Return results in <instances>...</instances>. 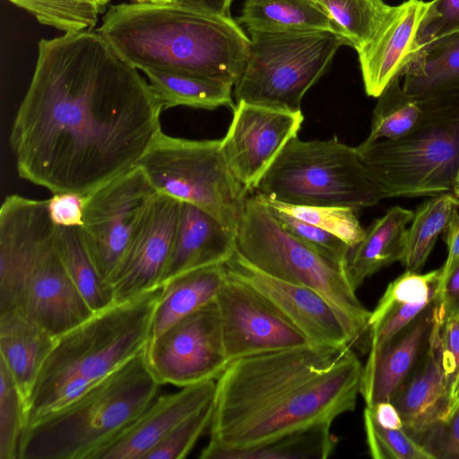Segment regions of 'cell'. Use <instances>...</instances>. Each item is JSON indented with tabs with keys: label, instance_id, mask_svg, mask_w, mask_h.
I'll return each instance as SVG.
<instances>
[{
	"label": "cell",
	"instance_id": "obj_5",
	"mask_svg": "<svg viewBox=\"0 0 459 459\" xmlns=\"http://www.w3.org/2000/svg\"><path fill=\"white\" fill-rule=\"evenodd\" d=\"M161 290L114 303L56 338L26 403V428L146 349Z\"/></svg>",
	"mask_w": 459,
	"mask_h": 459
},
{
	"label": "cell",
	"instance_id": "obj_8",
	"mask_svg": "<svg viewBox=\"0 0 459 459\" xmlns=\"http://www.w3.org/2000/svg\"><path fill=\"white\" fill-rule=\"evenodd\" d=\"M237 250L260 271L324 296L351 328L357 349L368 351L371 312L358 299L343 268L290 233L253 192L246 201Z\"/></svg>",
	"mask_w": 459,
	"mask_h": 459
},
{
	"label": "cell",
	"instance_id": "obj_29",
	"mask_svg": "<svg viewBox=\"0 0 459 459\" xmlns=\"http://www.w3.org/2000/svg\"><path fill=\"white\" fill-rule=\"evenodd\" d=\"M144 73L163 109L180 106L208 110L222 106L235 107L232 101L234 84L230 82L159 70Z\"/></svg>",
	"mask_w": 459,
	"mask_h": 459
},
{
	"label": "cell",
	"instance_id": "obj_33",
	"mask_svg": "<svg viewBox=\"0 0 459 459\" xmlns=\"http://www.w3.org/2000/svg\"><path fill=\"white\" fill-rule=\"evenodd\" d=\"M422 100L407 93L401 77L394 78L377 97L368 140L394 139L412 130L422 119Z\"/></svg>",
	"mask_w": 459,
	"mask_h": 459
},
{
	"label": "cell",
	"instance_id": "obj_35",
	"mask_svg": "<svg viewBox=\"0 0 459 459\" xmlns=\"http://www.w3.org/2000/svg\"><path fill=\"white\" fill-rule=\"evenodd\" d=\"M33 15L39 23L65 33L91 30L100 6L96 0H7Z\"/></svg>",
	"mask_w": 459,
	"mask_h": 459
},
{
	"label": "cell",
	"instance_id": "obj_14",
	"mask_svg": "<svg viewBox=\"0 0 459 459\" xmlns=\"http://www.w3.org/2000/svg\"><path fill=\"white\" fill-rule=\"evenodd\" d=\"M215 299L230 362L312 343L263 294L228 273Z\"/></svg>",
	"mask_w": 459,
	"mask_h": 459
},
{
	"label": "cell",
	"instance_id": "obj_13",
	"mask_svg": "<svg viewBox=\"0 0 459 459\" xmlns=\"http://www.w3.org/2000/svg\"><path fill=\"white\" fill-rule=\"evenodd\" d=\"M147 365L159 384L179 387L217 379L226 356L216 299L181 318L145 350Z\"/></svg>",
	"mask_w": 459,
	"mask_h": 459
},
{
	"label": "cell",
	"instance_id": "obj_19",
	"mask_svg": "<svg viewBox=\"0 0 459 459\" xmlns=\"http://www.w3.org/2000/svg\"><path fill=\"white\" fill-rule=\"evenodd\" d=\"M429 1L406 0L392 6L373 39L358 52L368 96L377 98L410 62Z\"/></svg>",
	"mask_w": 459,
	"mask_h": 459
},
{
	"label": "cell",
	"instance_id": "obj_22",
	"mask_svg": "<svg viewBox=\"0 0 459 459\" xmlns=\"http://www.w3.org/2000/svg\"><path fill=\"white\" fill-rule=\"evenodd\" d=\"M237 250V237L204 210L182 203L174 245L159 286L202 267L224 264Z\"/></svg>",
	"mask_w": 459,
	"mask_h": 459
},
{
	"label": "cell",
	"instance_id": "obj_9",
	"mask_svg": "<svg viewBox=\"0 0 459 459\" xmlns=\"http://www.w3.org/2000/svg\"><path fill=\"white\" fill-rule=\"evenodd\" d=\"M253 192L289 204L347 206L359 211L383 199L355 147L335 135L328 140L291 138Z\"/></svg>",
	"mask_w": 459,
	"mask_h": 459
},
{
	"label": "cell",
	"instance_id": "obj_38",
	"mask_svg": "<svg viewBox=\"0 0 459 459\" xmlns=\"http://www.w3.org/2000/svg\"><path fill=\"white\" fill-rule=\"evenodd\" d=\"M364 428L369 455L375 459H433L403 429L380 426L370 410H364Z\"/></svg>",
	"mask_w": 459,
	"mask_h": 459
},
{
	"label": "cell",
	"instance_id": "obj_27",
	"mask_svg": "<svg viewBox=\"0 0 459 459\" xmlns=\"http://www.w3.org/2000/svg\"><path fill=\"white\" fill-rule=\"evenodd\" d=\"M227 275L224 264H214L181 273L162 285L151 332L154 339L170 325L214 300Z\"/></svg>",
	"mask_w": 459,
	"mask_h": 459
},
{
	"label": "cell",
	"instance_id": "obj_36",
	"mask_svg": "<svg viewBox=\"0 0 459 459\" xmlns=\"http://www.w3.org/2000/svg\"><path fill=\"white\" fill-rule=\"evenodd\" d=\"M256 195L267 206L281 210L313 224L342 239L350 247L358 244L364 237L365 229L359 222V210L354 208L327 205H294Z\"/></svg>",
	"mask_w": 459,
	"mask_h": 459
},
{
	"label": "cell",
	"instance_id": "obj_4",
	"mask_svg": "<svg viewBox=\"0 0 459 459\" xmlns=\"http://www.w3.org/2000/svg\"><path fill=\"white\" fill-rule=\"evenodd\" d=\"M12 309L55 338L94 314L64 264L48 199L11 195L0 208V313Z\"/></svg>",
	"mask_w": 459,
	"mask_h": 459
},
{
	"label": "cell",
	"instance_id": "obj_39",
	"mask_svg": "<svg viewBox=\"0 0 459 459\" xmlns=\"http://www.w3.org/2000/svg\"><path fill=\"white\" fill-rule=\"evenodd\" d=\"M214 398L175 427L144 459H182L187 456L204 431L209 428Z\"/></svg>",
	"mask_w": 459,
	"mask_h": 459
},
{
	"label": "cell",
	"instance_id": "obj_46",
	"mask_svg": "<svg viewBox=\"0 0 459 459\" xmlns=\"http://www.w3.org/2000/svg\"><path fill=\"white\" fill-rule=\"evenodd\" d=\"M445 241L447 247V257L441 266L440 282L446 278L452 268L459 261V212H455L445 231Z\"/></svg>",
	"mask_w": 459,
	"mask_h": 459
},
{
	"label": "cell",
	"instance_id": "obj_10",
	"mask_svg": "<svg viewBox=\"0 0 459 459\" xmlns=\"http://www.w3.org/2000/svg\"><path fill=\"white\" fill-rule=\"evenodd\" d=\"M138 166L159 194L204 210L237 237L252 192L230 171L221 140H190L161 131Z\"/></svg>",
	"mask_w": 459,
	"mask_h": 459
},
{
	"label": "cell",
	"instance_id": "obj_43",
	"mask_svg": "<svg viewBox=\"0 0 459 459\" xmlns=\"http://www.w3.org/2000/svg\"><path fill=\"white\" fill-rule=\"evenodd\" d=\"M415 440L433 459H459V407L446 420H439Z\"/></svg>",
	"mask_w": 459,
	"mask_h": 459
},
{
	"label": "cell",
	"instance_id": "obj_32",
	"mask_svg": "<svg viewBox=\"0 0 459 459\" xmlns=\"http://www.w3.org/2000/svg\"><path fill=\"white\" fill-rule=\"evenodd\" d=\"M57 240L66 270L91 309L96 313L114 304L110 287L100 277L85 247L81 227L57 226Z\"/></svg>",
	"mask_w": 459,
	"mask_h": 459
},
{
	"label": "cell",
	"instance_id": "obj_40",
	"mask_svg": "<svg viewBox=\"0 0 459 459\" xmlns=\"http://www.w3.org/2000/svg\"><path fill=\"white\" fill-rule=\"evenodd\" d=\"M267 207L290 233L344 270L350 246L342 239L281 210Z\"/></svg>",
	"mask_w": 459,
	"mask_h": 459
},
{
	"label": "cell",
	"instance_id": "obj_23",
	"mask_svg": "<svg viewBox=\"0 0 459 459\" xmlns=\"http://www.w3.org/2000/svg\"><path fill=\"white\" fill-rule=\"evenodd\" d=\"M440 279L441 267L427 273L405 271L389 283L368 320V354L377 351L435 300Z\"/></svg>",
	"mask_w": 459,
	"mask_h": 459
},
{
	"label": "cell",
	"instance_id": "obj_2",
	"mask_svg": "<svg viewBox=\"0 0 459 459\" xmlns=\"http://www.w3.org/2000/svg\"><path fill=\"white\" fill-rule=\"evenodd\" d=\"M363 366L351 344H308L241 358L217 378L200 459L263 446L353 411Z\"/></svg>",
	"mask_w": 459,
	"mask_h": 459
},
{
	"label": "cell",
	"instance_id": "obj_25",
	"mask_svg": "<svg viewBox=\"0 0 459 459\" xmlns=\"http://www.w3.org/2000/svg\"><path fill=\"white\" fill-rule=\"evenodd\" d=\"M56 338L21 311L0 313V360L27 403Z\"/></svg>",
	"mask_w": 459,
	"mask_h": 459
},
{
	"label": "cell",
	"instance_id": "obj_3",
	"mask_svg": "<svg viewBox=\"0 0 459 459\" xmlns=\"http://www.w3.org/2000/svg\"><path fill=\"white\" fill-rule=\"evenodd\" d=\"M135 68L195 74L236 83L249 37L231 16L176 3L111 5L96 30Z\"/></svg>",
	"mask_w": 459,
	"mask_h": 459
},
{
	"label": "cell",
	"instance_id": "obj_37",
	"mask_svg": "<svg viewBox=\"0 0 459 459\" xmlns=\"http://www.w3.org/2000/svg\"><path fill=\"white\" fill-rule=\"evenodd\" d=\"M26 424L25 399L0 360V459H19Z\"/></svg>",
	"mask_w": 459,
	"mask_h": 459
},
{
	"label": "cell",
	"instance_id": "obj_51",
	"mask_svg": "<svg viewBox=\"0 0 459 459\" xmlns=\"http://www.w3.org/2000/svg\"><path fill=\"white\" fill-rule=\"evenodd\" d=\"M96 1L100 7L105 6L109 2V0H96Z\"/></svg>",
	"mask_w": 459,
	"mask_h": 459
},
{
	"label": "cell",
	"instance_id": "obj_47",
	"mask_svg": "<svg viewBox=\"0 0 459 459\" xmlns=\"http://www.w3.org/2000/svg\"><path fill=\"white\" fill-rule=\"evenodd\" d=\"M368 409L380 426L390 429H403L402 418L391 402H380Z\"/></svg>",
	"mask_w": 459,
	"mask_h": 459
},
{
	"label": "cell",
	"instance_id": "obj_11",
	"mask_svg": "<svg viewBox=\"0 0 459 459\" xmlns=\"http://www.w3.org/2000/svg\"><path fill=\"white\" fill-rule=\"evenodd\" d=\"M248 34L247 63L234 84L237 102L291 112L301 111L305 93L327 71L338 48L348 45L327 30Z\"/></svg>",
	"mask_w": 459,
	"mask_h": 459
},
{
	"label": "cell",
	"instance_id": "obj_30",
	"mask_svg": "<svg viewBox=\"0 0 459 459\" xmlns=\"http://www.w3.org/2000/svg\"><path fill=\"white\" fill-rule=\"evenodd\" d=\"M458 210L449 193L430 196L418 206L406 230L404 253L401 261L406 271L421 270L437 238L444 233Z\"/></svg>",
	"mask_w": 459,
	"mask_h": 459
},
{
	"label": "cell",
	"instance_id": "obj_7",
	"mask_svg": "<svg viewBox=\"0 0 459 459\" xmlns=\"http://www.w3.org/2000/svg\"><path fill=\"white\" fill-rule=\"evenodd\" d=\"M422 101L425 114L409 133L355 147L383 199L448 193L459 173V91Z\"/></svg>",
	"mask_w": 459,
	"mask_h": 459
},
{
	"label": "cell",
	"instance_id": "obj_44",
	"mask_svg": "<svg viewBox=\"0 0 459 459\" xmlns=\"http://www.w3.org/2000/svg\"><path fill=\"white\" fill-rule=\"evenodd\" d=\"M85 196L75 193H58L48 199L52 221L59 227H82Z\"/></svg>",
	"mask_w": 459,
	"mask_h": 459
},
{
	"label": "cell",
	"instance_id": "obj_49",
	"mask_svg": "<svg viewBox=\"0 0 459 459\" xmlns=\"http://www.w3.org/2000/svg\"><path fill=\"white\" fill-rule=\"evenodd\" d=\"M451 196L455 201L456 204L459 207V173L455 180V183L451 188V190L448 192Z\"/></svg>",
	"mask_w": 459,
	"mask_h": 459
},
{
	"label": "cell",
	"instance_id": "obj_17",
	"mask_svg": "<svg viewBox=\"0 0 459 459\" xmlns=\"http://www.w3.org/2000/svg\"><path fill=\"white\" fill-rule=\"evenodd\" d=\"M181 209L179 200L158 194L140 232L108 281L114 303L160 287L174 245Z\"/></svg>",
	"mask_w": 459,
	"mask_h": 459
},
{
	"label": "cell",
	"instance_id": "obj_1",
	"mask_svg": "<svg viewBox=\"0 0 459 459\" xmlns=\"http://www.w3.org/2000/svg\"><path fill=\"white\" fill-rule=\"evenodd\" d=\"M149 82L97 31L38 44L10 146L21 178L86 196L137 167L161 132Z\"/></svg>",
	"mask_w": 459,
	"mask_h": 459
},
{
	"label": "cell",
	"instance_id": "obj_42",
	"mask_svg": "<svg viewBox=\"0 0 459 459\" xmlns=\"http://www.w3.org/2000/svg\"><path fill=\"white\" fill-rule=\"evenodd\" d=\"M456 32L459 0H431L416 36L414 53L433 40Z\"/></svg>",
	"mask_w": 459,
	"mask_h": 459
},
{
	"label": "cell",
	"instance_id": "obj_45",
	"mask_svg": "<svg viewBox=\"0 0 459 459\" xmlns=\"http://www.w3.org/2000/svg\"><path fill=\"white\" fill-rule=\"evenodd\" d=\"M437 299L445 315L459 314V261L440 282Z\"/></svg>",
	"mask_w": 459,
	"mask_h": 459
},
{
	"label": "cell",
	"instance_id": "obj_48",
	"mask_svg": "<svg viewBox=\"0 0 459 459\" xmlns=\"http://www.w3.org/2000/svg\"><path fill=\"white\" fill-rule=\"evenodd\" d=\"M232 1L233 0H173L174 3L183 6L228 17L230 16V8Z\"/></svg>",
	"mask_w": 459,
	"mask_h": 459
},
{
	"label": "cell",
	"instance_id": "obj_16",
	"mask_svg": "<svg viewBox=\"0 0 459 459\" xmlns=\"http://www.w3.org/2000/svg\"><path fill=\"white\" fill-rule=\"evenodd\" d=\"M230 276L263 294L312 343L351 344L357 348L356 337L342 315L317 291L274 278L247 261L238 250L225 263Z\"/></svg>",
	"mask_w": 459,
	"mask_h": 459
},
{
	"label": "cell",
	"instance_id": "obj_50",
	"mask_svg": "<svg viewBox=\"0 0 459 459\" xmlns=\"http://www.w3.org/2000/svg\"><path fill=\"white\" fill-rule=\"evenodd\" d=\"M135 4H161L169 3L167 0H132Z\"/></svg>",
	"mask_w": 459,
	"mask_h": 459
},
{
	"label": "cell",
	"instance_id": "obj_12",
	"mask_svg": "<svg viewBox=\"0 0 459 459\" xmlns=\"http://www.w3.org/2000/svg\"><path fill=\"white\" fill-rule=\"evenodd\" d=\"M158 194L137 166L85 196L82 240L97 273L108 285Z\"/></svg>",
	"mask_w": 459,
	"mask_h": 459
},
{
	"label": "cell",
	"instance_id": "obj_21",
	"mask_svg": "<svg viewBox=\"0 0 459 459\" xmlns=\"http://www.w3.org/2000/svg\"><path fill=\"white\" fill-rule=\"evenodd\" d=\"M437 299V298H436ZM436 299L363 366L360 394L366 407L391 402L426 351L436 313Z\"/></svg>",
	"mask_w": 459,
	"mask_h": 459
},
{
	"label": "cell",
	"instance_id": "obj_52",
	"mask_svg": "<svg viewBox=\"0 0 459 459\" xmlns=\"http://www.w3.org/2000/svg\"><path fill=\"white\" fill-rule=\"evenodd\" d=\"M167 1L169 2V3H174L173 0H167Z\"/></svg>",
	"mask_w": 459,
	"mask_h": 459
},
{
	"label": "cell",
	"instance_id": "obj_15",
	"mask_svg": "<svg viewBox=\"0 0 459 459\" xmlns=\"http://www.w3.org/2000/svg\"><path fill=\"white\" fill-rule=\"evenodd\" d=\"M304 121L291 112L238 101L221 149L235 178L250 192Z\"/></svg>",
	"mask_w": 459,
	"mask_h": 459
},
{
	"label": "cell",
	"instance_id": "obj_34",
	"mask_svg": "<svg viewBox=\"0 0 459 459\" xmlns=\"http://www.w3.org/2000/svg\"><path fill=\"white\" fill-rule=\"evenodd\" d=\"M348 45L361 50L375 36L392 5L383 0H316Z\"/></svg>",
	"mask_w": 459,
	"mask_h": 459
},
{
	"label": "cell",
	"instance_id": "obj_31",
	"mask_svg": "<svg viewBox=\"0 0 459 459\" xmlns=\"http://www.w3.org/2000/svg\"><path fill=\"white\" fill-rule=\"evenodd\" d=\"M330 428L327 423L313 425L260 446L221 453L216 459H325L337 442Z\"/></svg>",
	"mask_w": 459,
	"mask_h": 459
},
{
	"label": "cell",
	"instance_id": "obj_28",
	"mask_svg": "<svg viewBox=\"0 0 459 459\" xmlns=\"http://www.w3.org/2000/svg\"><path fill=\"white\" fill-rule=\"evenodd\" d=\"M237 21L247 31L293 33L327 30L340 34L333 20L316 0H244Z\"/></svg>",
	"mask_w": 459,
	"mask_h": 459
},
{
	"label": "cell",
	"instance_id": "obj_20",
	"mask_svg": "<svg viewBox=\"0 0 459 459\" xmlns=\"http://www.w3.org/2000/svg\"><path fill=\"white\" fill-rule=\"evenodd\" d=\"M444 312L436 299V313L426 351L413 370L394 395L403 429L414 439L439 420L448 409L446 377L442 363L441 324Z\"/></svg>",
	"mask_w": 459,
	"mask_h": 459
},
{
	"label": "cell",
	"instance_id": "obj_18",
	"mask_svg": "<svg viewBox=\"0 0 459 459\" xmlns=\"http://www.w3.org/2000/svg\"><path fill=\"white\" fill-rule=\"evenodd\" d=\"M215 392L216 382L207 380L156 397L134 422L90 459H144L175 427L212 400Z\"/></svg>",
	"mask_w": 459,
	"mask_h": 459
},
{
	"label": "cell",
	"instance_id": "obj_26",
	"mask_svg": "<svg viewBox=\"0 0 459 459\" xmlns=\"http://www.w3.org/2000/svg\"><path fill=\"white\" fill-rule=\"evenodd\" d=\"M403 89L420 100L459 91V32L416 51L402 73Z\"/></svg>",
	"mask_w": 459,
	"mask_h": 459
},
{
	"label": "cell",
	"instance_id": "obj_41",
	"mask_svg": "<svg viewBox=\"0 0 459 459\" xmlns=\"http://www.w3.org/2000/svg\"><path fill=\"white\" fill-rule=\"evenodd\" d=\"M441 341L442 363L448 397L446 420L459 407V314H444Z\"/></svg>",
	"mask_w": 459,
	"mask_h": 459
},
{
	"label": "cell",
	"instance_id": "obj_24",
	"mask_svg": "<svg viewBox=\"0 0 459 459\" xmlns=\"http://www.w3.org/2000/svg\"><path fill=\"white\" fill-rule=\"evenodd\" d=\"M412 217L411 210L391 207L365 229L364 237L358 244L349 247L344 272L355 290L367 278L402 261L407 225Z\"/></svg>",
	"mask_w": 459,
	"mask_h": 459
},
{
	"label": "cell",
	"instance_id": "obj_6",
	"mask_svg": "<svg viewBox=\"0 0 459 459\" xmlns=\"http://www.w3.org/2000/svg\"><path fill=\"white\" fill-rule=\"evenodd\" d=\"M145 350L65 406L29 425L19 459H90L134 422L160 386L147 365Z\"/></svg>",
	"mask_w": 459,
	"mask_h": 459
}]
</instances>
